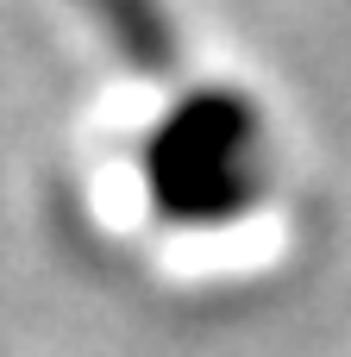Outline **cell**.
I'll list each match as a JSON object with an SVG mask.
<instances>
[{
    "label": "cell",
    "instance_id": "6da1fadb",
    "mask_svg": "<svg viewBox=\"0 0 351 357\" xmlns=\"http://www.w3.org/2000/svg\"><path fill=\"white\" fill-rule=\"evenodd\" d=\"M151 220L176 232H226L270 201L276 151L264 107L232 82H195L138 132L132 151Z\"/></svg>",
    "mask_w": 351,
    "mask_h": 357
},
{
    "label": "cell",
    "instance_id": "7a4b0ae2",
    "mask_svg": "<svg viewBox=\"0 0 351 357\" xmlns=\"http://www.w3.org/2000/svg\"><path fill=\"white\" fill-rule=\"evenodd\" d=\"M82 19L94 25V38L132 69V75H170L182 56V38L170 25L163 0H75Z\"/></svg>",
    "mask_w": 351,
    "mask_h": 357
}]
</instances>
